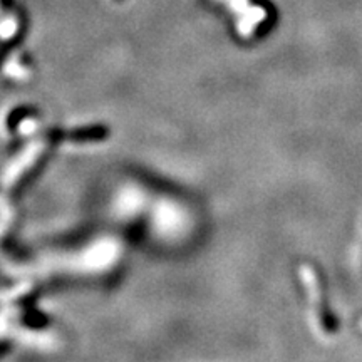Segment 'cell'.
Masks as SVG:
<instances>
[{
	"instance_id": "1",
	"label": "cell",
	"mask_w": 362,
	"mask_h": 362,
	"mask_svg": "<svg viewBox=\"0 0 362 362\" xmlns=\"http://www.w3.org/2000/svg\"><path fill=\"white\" fill-rule=\"evenodd\" d=\"M302 274H304V280H305V285L307 288L314 293V307H315V312L317 315H319V320L320 324H322V327L330 332V330H334L336 327V324H334V320L330 319V315L327 314V310H325V304H324V293L320 292V284H319V279H317L315 272L312 267H304V270H302Z\"/></svg>"
},
{
	"instance_id": "2",
	"label": "cell",
	"mask_w": 362,
	"mask_h": 362,
	"mask_svg": "<svg viewBox=\"0 0 362 362\" xmlns=\"http://www.w3.org/2000/svg\"><path fill=\"white\" fill-rule=\"evenodd\" d=\"M361 327H362V324H361Z\"/></svg>"
}]
</instances>
